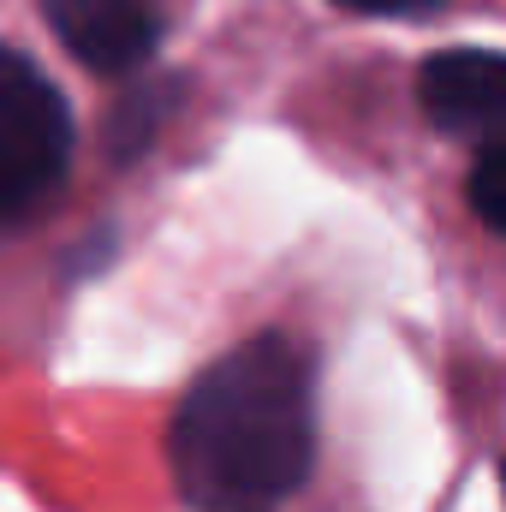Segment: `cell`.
Returning a JSON list of instances; mask_svg holds the SVG:
<instances>
[{"instance_id": "6da1fadb", "label": "cell", "mask_w": 506, "mask_h": 512, "mask_svg": "<svg viewBox=\"0 0 506 512\" xmlns=\"http://www.w3.org/2000/svg\"><path fill=\"white\" fill-rule=\"evenodd\" d=\"M167 465L179 495L203 512L286 501L316 465V399L304 346L286 334H262L209 364L173 411Z\"/></svg>"}, {"instance_id": "7a4b0ae2", "label": "cell", "mask_w": 506, "mask_h": 512, "mask_svg": "<svg viewBox=\"0 0 506 512\" xmlns=\"http://www.w3.org/2000/svg\"><path fill=\"white\" fill-rule=\"evenodd\" d=\"M72 167V108L54 78L0 42V239L42 215Z\"/></svg>"}, {"instance_id": "3957f363", "label": "cell", "mask_w": 506, "mask_h": 512, "mask_svg": "<svg viewBox=\"0 0 506 512\" xmlns=\"http://www.w3.org/2000/svg\"><path fill=\"white\" fill-rule=\"evenodd\" d=\"M42 18L60 36V48L102 78L143 72L167 36L161 0H42Z\"/></svg>"}, {"instance_id": "277c9868", "label": "cell", "mask_w": 506, "mask_h": 512, "mask_svg": "<svg viewBox=\"0 0 506 512\" xmlns=\"http://www.w3.org/2000/svg\"><path fill=\"white\" fill-rule=\"evenodd\" d=\"M417 102L447 137H495L501 120V54L495 48H441L417 72Z\"/></svg>"}, {"instance_id": "5b68a950", "label": "cell", "mask_w": 506, "mask_h": 512, "mask_svg": "<svg viewBox=\"0 0 506 512\" xmlns=\"http://www.w3.org/2000/svg\"><path fill=\"white\" fill-rule=\"evenodd\" d=\"M137 78V72H131ZM179 78H137L126 96L114 102V114H108V161H137L149 143H155V131L167 126V114L179 108Z\"/></svg>"}, {"instance_id": "8992f818", "label": "cell", "mask_w": 506, "mask_h": 512, "mask_svg": "<svg viewBox=\"0 0 506 512\" xmlns=\"http://www.w3.org/2000/svg\"><path fill=\"white\" fill-rule=\"evenodd\" d=\"M501 143L495 137H477V161H471V179H465V197H471V215L489 227V233H501L506 227V197H501Z\"/></svg>"}, {"instance_id": "52a82bcc", "label": "cell", "mask_w": 506, "mask_h": 512, "mask_svg": "<svg viewBox=\"0 0 506 512\" xmlns=\"http://www.w3.org/2000/svg\"><path fill=\"white\" fill-rule=\"evenodd\" d=\"M346 12H364V18H411V12H435L447 0H334Z\"/></svg>"}, {"instance_id": "ba28073f", "label": "cell", "mask_w": 506, "mask_h": 512, "mask_svg": "<svg viewBox=\"0 0 506 512\" xmlns=\"http://www.w3.org/2000/svg\"><path fill=\"white\" fill-rule=\"evenodd\" d=\"M245 512H251V507H245Z\"/></svg>"}]
</instances>
